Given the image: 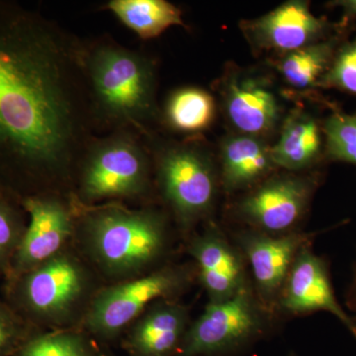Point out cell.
<instances>
[{
	"label": "cell",
	"instance_id": "6da1fadb",
	"mask_svg": "<svg viewBox=\"0 0 356 356\" xmlns=\"http://www.w3.org/2000/svg\"><path fill=\"white\" fill-rule=\"evenodd\" d=\"M86 43L39 11L0 0V187L20 201L72 195L98 136Z\"/></svg>",
	"mask_w": 356,
	"mask_h": 356
},
{
	"label": "cell",
	"instance_id": "7a4b0ae2",
	"mask_svg": "<svg viewBox=\"0 0 356 356\" xmlns=\"http://www.w3.org/2000/svg\"><path fill=\"white\" fill-rule=\"evenodd\" d=\"M74 248L105 285L152 273L182 254L175 225L159 205L79 203Z\"/></svg>",
	"mask_w": 356,
	"mask_h": 356
},
{
	"label": "cell",
	"instance_id": "3957f363",
	"mask_svg": "<svg viewBox=\"0 0 356 356\" xmlns=\"http://www.w3.org/2000/svg\"><path fill=\"white\" fill-rule=\"evenodd\" d=\"M86 70L98 135L132 131L147 139L161 120L153 58L114 40L86 43Z\"/></svg>",
	"mask_w": 356,
	"mask_h": 356
},
{
	"label": "cell",
	"instance_id": "277c9868",
	"mask_svg": "<svg viewBox=\"0 0 356 356\" xmlns=\"http://www.w3.org/2000/svg\"><path fill=\"white\" fill-rule=\"evenodd\" d=\"M2 282V297L40 331L81 329L93 300L105 285L74 245Z\"/></svg>",
	"mask_w": 356,
	"mask_h": 356
},
{
	"label": "cell",
	"instance_id": "5b68a950",
	"mask_svg": "<svg viewBox=\"0 0 356 356\" xmlns=\"http://www.w3.org/2000/svg\"><path fill=\"white\" fill-rule=\"evenodd\" d=\"M144 140L153 158L159 206L170 215L182 243L215 219L222 193L217 159L198 137L163 142L154 134Z\"/></svg>",
	"mask_w": 356,
	"mask_h": 356
},
{
	"label": "cell",
	"instance_id": "8992f818",
	"mask_svg": "<svg viewBox=\"0 0 356 356\" xmlns=\"http://www.w3.org/2000/svg\"><path fill=\"white\" fill-rule=\"evenodd\" d=\"M72 195L83 206L159 205L153 158L144 138L132 131L93 138L77 168Z\"/></svg>",
	"mask_w": 356,
	"mask_h": 356
},
{
	"label": "cell",
	"instance_id": "52a82bcc",
	"mask_svg": "<svg viewBox=\"0 0 356 356\" xmlns=\"http://www.w3.org/2000/svg\"><path fill=\"white\" fill-rule=\"evenodd\" d=\"M197 284L195 264L177 259L139 277L104 285L93 300L81 329L102 346L119 343L152 304L182 299Z\"/></svg>",
	"mask_w": 356,
	"mask_h": 356
},
{
	"label": "cell",
	"instance_id": "ba28073f",
	"mask_svg": "<svg viewBox=\"0 0 356 356\" xmlns=\"http://www.w3.org/2000/svg\"><path fill=\"white\" fill-rule=\"evenodd\" d=\"M281 325L250 284L227 301L208 302L175 356H243L277 334Z\"/></svg>",
	"mask_w": 356,
	"mask_h": 356
},
{
	"label": "cell",
	"instance_id": "9c48e42d",
	"mask_svg": "<svg viewBox=\"0 0 356 356\" xmlns=\"http://www.w3.org/2000/svg\"><path fill=\"white\" fill-rule=\"evenodd\" d=\"M322 179V175L313 170H280L254 188L228 198L222 225L269 236L301 231Z\"/></svg>",
	"mask_w": 356,
	"mask_h": 356
},
{
	"label": "cell",
	"instance_id": "30bf717a",
	"mask_svg": "<svg viewBox=\"0 0 356 356\" xmlns=\"http://www.w3.org/2000/svg\"><path fill=\"white\" fill-rule=\"evenodd\" d=\"M28 224L3 281L41 266L74 247L79 203L74 195L44 193L21 200Z\"/></svg>",
	"mask_w": 356,
	"mask_h": 356
},
{
	"label": "cell",
	"instance_id": "8fae6325",
	"mask_svg": "<svg viewBox=\"0 0 356 356\" xmlns=\"http://www.w3.org/2000/svg\"><path fill=\"white\" fill-rule=\"evenodd\" d=\"M216 88L233 133L267 140L280 130L284 109L266 74L229 64Z\"/></svg>",
	"mask_w": 356,
	"mask_h": 356
},
{
	"label": "cell",
	"instance_id": "7c38bea8",
	"mask_svg": "<svg viewBox=\"0 0 356 356\" xmlns=\"http://www.w3.org/2000/svg\"><path fill=\"white\" fill-rule=\"evenodd\" d=\"M195 264L198 284L209 303H221L252 284L245 257L222 222L210 220L181 243Z\"/></svg>",
	"mask_w": 356,
	"mask_h": 356
},
{
	"label": "cell",
	"instance_id": "4fadbf2b",
	"mask_svg": "<svg viewBox=\"0 0 356 356\" xmlns=\"http://www.w3.org/2000/svg\"><path fill=\"white\" fill-rule=\"evenodd\" d=\"M318 312L331 314L356 339V320L337 298L329 262L316 254L311 243L300 250L293 262L281 288L275 313L284 323Z\"/></svg>",
	"mask_w": 356,
	"mask_h": 356
},
{
	"label": "cell",
	"instance_id": "5bb4252c",
	"mask_svg": "<svg viewBox=\"0 0 356 356\" xmlns=\"http://www.w3.org/2000/svg\"><path fill=\"white\" fill-rule=\"evenodd\" d=\"M226 229L245 257L257 299L276 316L278 296L293 262L304 245L315 242L318 232L301 229L289 235L269 236L250 229Z\"/></svg>",
	"mask_w": 356,
	"mask_h": 356
},
{
	"label": "cell",
	"instance_id": "9a60e30c",
	"mask_svg": "<svg viewBox=\"0 0 356 356\" xmlns=\"http://www.w3.org/2000/svg\"><path fill=\"white\" fill-rule=\"evenodd\" d=\"M243 36L259 55L282 57L329 37L331 24L312 13L310 2L290 0L270 13L240 23Z\"/></svg>",
	"mask_w": 356,
	"mask_h": 356
},
{
	"label": "cell",
	"instance_id": "2e32d148",
	"mask_svg": "<svg viewBox=\"0 0 356 356\" xmlns=\"http://www.w3.org/2000/svg\"><path fill=\"white\" fill-rule=\"evenodd\" d=\"M192 320L182 299L161 300L128 327L119 343L128 356H175Z\"/></svg>",
	"mask_w": 356,
	"mask_h": 356
},
{
	"label": "cell",
	"instance_id": "e0dca14e",
	"mask_svg": "<svg viewBox=\"0 0 356 356\" xmlns=\"http://www.w3.org/2000/svg\"><path fill=\"white\" fill-rule=\"evenodd\" d=\"M217 161L227 198L254 188L280 170L267 140L242 134L232 133L222 140Z\"/></svg>",
	"mask_w": 356,
	"mask_h": 356
},
{
	"label": "cell",
	"instance_id": "ac0fdd59",
	"mask_svg": "<svg viewBox=\"0 0 356 356\" xmlns=\"http://www.w3.org/2000/svg\"><path fill=\"white\" fill-rule=\"evenodd\" d=\"M271 154L280 170L312 172L325 158L323 125L306 110H291L282 122L277 142Z\"/></svg>",
	"mask_w": 356,
	"mask_h": 356
},
{
	"label": "cell",
	"instance_id": "d6986e66",
	"mask_svg": "<svg viewBox=\"0 0 356 356\" xmlns=\"http://www.w3.org/2000/svg\"><path fill=\"white\" fill-rule=\"evenodd\" d=\"M344 29L346 27L339 25L336 34L276 58L273 65L283 81L297 92L317 88L343 43Z\"/></svg>",
	"mask_w": 356,
	"mask_h": 356
},
{
	"label": "cell",
	"instance_id": "ffe728a7",
	"mask_svg": "<svg viewBox=\"0 0 356 356\" xmlns=\"http://www.w3.org/2000/svg\"><path fill=\"white\" fill-rule=\"evenodd\" d=\"M105 9L143 40L156 38L172 26H184L182 11L166 0H111Z\"/></svg>",
	"mask_w": 356,
	"mask_h": 356
},
{
	"label": "cell",
	"instance_id": "44dd1931",
	"mask_svg": "<svg viewBox=\"0 0 356 356\" xmlns=\"http://www.w3.org/2000/svg\"><path fill=\"white\" fill-rule=\"evenodd\" d=\"M216 109L214 97L208 91L187 86L170 95L161 118L175 132L198 137L212 125Z\"/></svg>",
	"mask_w": 356,
	"mask_h": 356
},
{
	"label": "cell",
	"instance_id": "7402d4cb",
	"mask_svg": "<svg viewBox=\"0 0 356 356\" xmlns=\"http://www.w3.org/2000/svg\"><path fill=\"white\" fill-rule=\"evenodd\" d=\"M105 348L83 329L40 331L16 356H104Z\"/></svg>",
	"mask_w": 356,
	"mask_h": 356
},
{
	"label": "cell",
	"instance_id": "603a6c76",
	"mask_svg": "<svg viewBox=\"0 0 356 356\" xmlns=\"http://www.w3.org/2000/svg\"><path fill=\"white\" fill-rule=\"evenodd\" d=\"M27 224V213L19 199L0 187V280L8 273Z\"/></svg>",
	"mask_w": 356,
	"mask_h": 356
},
{
	"label": "cell",
	"instance_id": "cb8c5ba5",
	"mask_svg": "<svg viewBox=\"0 0 356 356\" xmlns=\"http://www.w3.org/2000/svg\"><path fill=\"white\" fill-rule=\"evenodd\" d=\"M322 125L325 158L356 166V113L334 111Z\"/></svg>",
	"mask_w": 356,
	"mask_h": 356
},
{
	"label": "cell",
	"instance_id": "d4e9b609",
	"mask_svg": "<svg viewBox=\"0 0 356 356\" xmlns=\"http://www.w3.org/2000/svg\"><path fill=\"white\" fill-rule=\"evenodd\" d=\"M317 88L337 89L356 95V36L339 47Z\"/></svg>",
	"mask_w": 356,
	"mask_h": 356
},
{
	"label": "cell",
	"instance_id": "484cf974",
	"mask_svg": "<svg viewBox=\"0 0 356 356\" xmlns=\"http://www.w3.org/2000/svg\"><path fill=\"white\" fill-rule=\"evenodd\" d=\"M38 332L0 296V356H16Z\"/></svg>",
	"mask_w": 356,
	"mask_h": 356
},
{
	"label": "cell",
	"instance_id": "4316f807",
	"mask_svg": "<svg viewBox=\"0 0 356 356\" xmlns=\"http://www.w3.org/2000/svg\"><path fill=\"white\" fill-rule=\"evenodd\" d=\"M327 6L343 9V21L341 24L344 27L348 26V21L356 20V0H337L330 2Z\"/></svg>",
	"mask_w": 356,
	"mask_h": 356
},
{
	"label": "cell",
	"instance_id": "83f0119b",
	"mask_svg": "<svg viewBox=\"0 0 356 356\" xmlns=\"http://www.w3.org/2000/svg\"><path fill=\"white\" fill-rule=\"evenodd\" d=\"M346 305L351 311L356 313V266L353 278H351L350 287H348V293H346Z\"/></svg>",
	"mask_w": 356,
	"mask_h": 356
},
{
	"label": "cell",
	"instance_id": "f1b7e54d",
	"mask_svg": "<svg viewBox=\"0 0 356 356\" xmlns=\"http://www.w3.org/2000/svg\"><path fill=\"white\" fill-rule=\"evenodd\" d=\"M286 356H299L297 355L296 353H295L294 350L289 351V353H287Z\"/></svg>",
	"mask_w": 356,
	"mask_h": 356
},
{
	"label": "cell",
	"instance_id": "f546056e",
	"mask_svg": "<svg viewBox=\"0 0 356 356\" xmlns=\"http://www.w3.org/2000/svg\"><path fill=\"white\" fill-rule=\"evenodd\" d=\"M104 356H113L111 355V353H110L108 348H107L106 350H105Z\"/></svg>",
	"mask_w": 356,
	"mask_h": 356
}]
</instances>
